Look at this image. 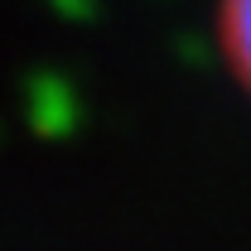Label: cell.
Instances as JSON below:
<instances>
[{"label":"cell","mask_w":251,"mask_h":251,"mask_svg":"<svg viewBox=\"0 0 251 251\" xmlns=\"http://www.w3.org/2000/svg\"><path fill=\"white\" fill-rule=\"evenodd\" d=\"M222 34H227V53L251 82V0H222Z\"/></svg>","instance_id":"1"}]
</instances>
